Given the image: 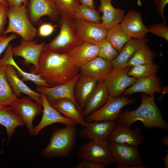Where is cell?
Returning a JSON list of instances; mask_svg holds the SVG:
<instances>
[{
    "label": "cell",
    "mask_w": 168,
    "mask_h": 168,
    "mask_svg": "<svg viewBox=\"0 0 168 168\" xmlns=\"http://www.w3.org/2000/svg\"><path fill=\"white\" fill-rule=\"evenodd\" d=\"M98 44L84 41L80 45L67 53L80 68L98 56Z\"/></svg>",
    "instance_id": "d4e9b609"
},
{
    "label": "cell",
    "mask_w": 168,
    "mask_h": 168,
    "mask_svg": "<svg viewBox=\"0 0 168 168\" xmlns=\"http://www.w3.org/2000/svg\"><path fill=\"white\" fill-rule=\"evenodd\" d=\"M17 35L12 33L9 36L7 34L0 35V55L9 45V43L16 38Z\"/></svg>",
    "instance_id": "60d3db41"
},
{
    "label": "cell",
    "mask_w": 168,
    "mask_h": 168,
    "mask_svg": "<svg viewBox=\"0 0 168 168\" xmlns=\"http://www.w3.org/2000/svg\"><path fill=\"white\" fill-rule=\"evenodd\" d=\"M159 68V66L153 63L132 66L128 73V75L136 78L147 77L155 74Z\"/></svg>",
    "instance_id": "e575fe53"
},
{
    "label": "cell",
    "mask_w": 168,
    "mask_h": 168,
    "mask_svg": "<svg viewBox=\"0 0 168 168\" xmlns=\"http://www.w3.org/2000/svg\"><path fill=\"white\" fill-rule=\"evenodd\" d=\"M26 5L23 4L19 7H9L7 12L8 25L3 35L13 33L19 35L23 39L33 40L38 34V30L29 17Z\"/></svg>",
    "instance_id": "5b68a950"
},
{
    "label": "cell",
    "mask_w": 168,
    "mask_h": 168,
    "mask_svg": "<svg viewBox=\"0 0 168 168\" xmlns=\"http://www.w3.org/2000/svg\"><path fill=\"white\" fill-rule=\"evenodd\" d=\"M8 7H19L27 4V0H3Z\"/></svg>",
    "instance_id": "7bdbcfd3"
},
{
    "label": "cell",
    "mask_w": 168,
    "mask_h": 168,
    "mask_svg": "<svg viewBox=\"0 0 168 168\" xmlns=\"http://www.w3.org/2000/svg\"><path fill=\"white\" fill-rule=\"evenodd\" d=\"M33 100L28 96L21 99L17 97L9 106L18 115L26 126L31 135H34L33 120L43 111L42 105Z\"/></svg>",
    "instance_id": "9c48e42d"
},
{
    "label": "cell",
    "mask_w": 168,
    "mask_h": 168,
    "mask_svg": "<svg viewBox=\"0 0 168 168\" xmlns=\"http://www.w3.org/2000/svg\"><path fill=\"white\" fill-rule=\"evenodd\" d=\"M12 48V45L9 44L8 45L4 56L0 59L1 61L5 65L10 64L13 66L17 70V73L22 77L21 80L23 81H30L34 83L37 86H43L49 87L40 75L25 72L18 66L13 58Z\"/></svg>",
    "instance_id": "f1b7e54d"
},
{
    "label": "cell",
    "mask_w": 168,
    "mask_h": 168,
    "mask_svg": "<svg viewBox=\"0 0 168 168\" xmlns=\"http://www.w3.org/2000/svg\"><path fill=\"white\" fill-rule=\"evenodd\" d=\"M149 32L168 41V27L164 23L154 24L149 26Z\"/></svg>",
    "instance_id": "8d00e7d4"
},
{
    "label": "cell",
    "mask_w": 168,
    "mask_h": 168,
    "mask_svg": "<svg viewBox=\"0 0 168 168\" xmlns=\"http://www.w3.org/2000/svg\"><path fill=\"white\" fill-rule=\"evenodd\" d=\"M45 44V42L37 44L36 40L29 41L22 39L20 45L12 47V53L13 56L23 58L24 64H32L31 68H36L39 57Z\"/></svg>",
    "instance_id": "9a60e30c"
},
{
    "label": "cell",
    "mask_w": 168,
    "mask_h": 168,
    "mask_svg": "<svg viewBox=\"0 0 168 168\" xmlns=\"http://www.w3.org/2000/svg\"><path fill=\"white\" fill-rule=\"evenodd\" d=\"M60 16L73 18L81 4L79 0H53Z\"/></svg>",
    "instance_id": "d6a6232c"
},
{
    "label": "cell",
    "mask_w": 168,
    "mask_h": 168,
    "mask_svg": "<svg viewBox=\"0 0 168 168\" xmlns=\"http://www.w3.org/2000/svg\"><path fill=\"white\" fill-rule=\"evenodd\" d=\"M161 83L160 78L155 74L138 78L131 87L124 91V95L141 92L149 96H153L162 90Z\"/></svg>",
    "instance_id": "44dd1931"
},
{
    "label": "cell",
    "mask_w": 168,
    "mask_h": 168,
    "mask_svg": "<svg viewBox=\"0 0 168 168\" xmlns=\"http://www.w3.org/2000/svg\"><path fill=\"white\" fill-rule=\"evenodd\" d=\"M27 11L29 17L32 23L40 21L44 16H49L56 21L60 15L53 0H29Z\"/></svg>",
    "instance_id": "5bb4252c"
},
{
    "label": "cell",
    "mask_w": 168,
    "mask_h": 168,
    "mask_svg": "<svg viewBox=\"0 0 168 168\" xmlns=\"http://www.w3.org/2000/svg\"><path fill=\"white\" fill-rule=\"evenodd\" d=\"M74 23L77 31L84 41L97 44L106 37L108 30L102 23L75 19Z\"/></svg>",
    "instance_id": "2e32d148"
},
{
    "label": "cell",
    "mask_w": 168,
    "mask_h": 168,
    "mask_svg": "<svg viewBox=\"0 0 168 168\" xmlns=\"http://www.w3.org/2000/svg\"><path fill=\"white\" fill-rule=\"evenodd\" d=\"M141 129L140 128L132 129L116 123L107 139L109 143L138 147L144 139V137L141 133Z\"/></svg>",
    "instance_id": "4fadbf2b"
},
{
    "label": "cell",
    "mask_w": 168,
    "mask_h": 168,
    "mask_svg": "<svg viewBox=\"0 0 168 168\" xmlns=\"http://www.w3.org/2000/svg\"><path fill=\"white\" fill-rule=\"evenodd\" d=\"M8 6L0 2V35H2L5 30V26L7 18Z\"/></svg>",
    "instance_id": "74e56055"
},
{
    "label": "cell",
    "mask_w": 168,
    "mask_h": 168,
    "mask_svg": "<svg viewBox=\"0 0 168 168\" xmlns=\"http://www.w3.org/2000/svg\"><path fill=\"white\" fill-rule=\"evenodd\" d=\"M73 18L60 16L58 35L49 43L44 50L66 54L82 44L84 41L79 35Z\"/></svg>",
    "instance_id": "277c9868"
},
{
    "label": "cell",
    "mask_w": 168,
    "mask_h": 168,
    "mask_svg": "<svg viewBox=\"0 0 168 168\" xmlns=\"http://www.w3.org/2000/svg\"><path fill=\"white\" fill-rule=\"evenodd\" d=\"M0 2L3 3H4V4H5L6 5H7L6 3L3 0H0Z\"/></svg>",
    "instance_id": "c3c4849f"
},
{
    "label": "cell",
    "mask_w": 168,
    "mask_h": 168,
    "mask_svg": "<svg viewBox=\"0 0 168 168\" xmlns=\"http://www.w3.org/2000/svg\"><path fill=\"white\" fill-rule=\"evenodd\" d=\"M4 65L0 61V106H10L17 97L14 94L6 77Z\"/></svg>",
    "instance_id": "f546056e"
},
{
    "label": "cell",
    "mask_w": 168,
    "mask_h": 168,
    "mask_svg": "<svg viewBox=\"0 0 168 168\" xmlns=\"http://www.w3.org/2000/svg\"><path fill=\"white\" fill-rule=\"evenodd\" d=\"M4 69L7 79L16 96L20 98L21 93H24L35 101L42 104L41 93L33 91L20 79L13 66L10 64L5 65Z\"/></svg>",
    "instance_id": "d6986e66"
},
{
    "label": "cell",
    "mask_w": 168,
    "mask_h": 168,
    "mask_svg": "<svg viewBox=\"0 0 168 168\" xmlns=\"http://www.w3.org/2000/svg\"><path fill=\"white\" fill-rule=\"evenodd\" d=\"M106 38L119 53L131 38L124 31L119 23L108 30Z\"/></svg>",
    "instance_id": "4dcf8cb0"
},
{
    "label": "cell",
    "mask_w": 168,
    "mask_h": 168,
    "mask_svg": "<svg viewBox=\"0 0 168 168\" xmlns=\"http://www.w3.org/2000/svg\"><path fill=\"white\" fill-rule=\"evenodd\" d=\"M76 127L66 126L54 129L49 143L42 151L43 156L48 159L69 156L75 147L77 132Z\"/></svg>",
    "instance_id": "3957f363"
},
{
    "label": "cell",
    "mask_w": 168,
    "mask_h": 168,
    "mask_svg": "<svg viewBox=\"0 0 168 168\" xmlns=\"http://www.w3.org/2000/svg\"><path fill=\"white\" fill-rule=\"evenodd\" d=\"M120 23L124 31L131 38H143L146 37V34L149 32L148 28L143 22L139 12L129 11Z\"/></svg>",
    "instance_id": "ac0fdd59"
},
{
    "label": "cell",
    "mask_w": 168,
    "mask_h": 168,
    "mask_svg": "<svg viewBox=\"0 0 168 168\" xmlns=\"http://www.w3.org/2000/svg\"><path fill=\"white\" fill-rule=\"evenodd\" d=\"M113 162L118 168H145L138 147L109 143Z\"/></svg>",
    "instance_id": "8992f818"
},
{
    "label": "cell",
    "mask_w": 168,
    "mask_h": 168,
    "mask_svg": "<svg viewBox=\"0 0 168 168\" xmlns=\"http://www.w3.org/2000/svg\"><path fill=\"white\" fill-rule=\"evenodd\" d=\"M149 40L146 37L140 39L131 38L124 44L118 56L112 61L114 68L125 67L134 53L146 44Z\"/></svg>",
    "instance_id": "484cf974"
},
{
    "label": "cell",
    "mask_w": 168,
    "mask_h": 168,
    "mask_svg": "<svg viewBox=\"0 0 168 168\" xmlns=\"http://www.w3.org/2000/svg\"><path fill=\"white\" fill-rule=\"evenodd\" d=\"M156 56L147 44L137 50L129 59L125 67L151 63Z\"/></svg>",
    "instance_id": "1f68e13d"
},
{
    "label": "cell",
    "mask_w": 168,
    "mask_h": 168,
    "mask_svg": "<svg viewBox=\"0 0 168 168\" xmlns=\"http://www.w3.org/2000/svg\"><path fill=\"white\" fill-rule=\"evenodd\" d=\"M97 82L93 78L81 74L77 79L75 86L74 96L77 104L82 111Z\"/></svg>",
    "instance_id": "7402d4cb"
},
{
    "label": "cell",
    "mask_w": 168,
    "mask_h": 168,
    "mask_svg": "<svg viewBox=\"0 0 168 168\" xmlns=\"http://www.w3.org/2000/svg\"><path fill=\"white\" fill-rule=\"evenodd\" d=\"M52 106L65 117L75 121L83 127L87 125L88 122L86 121L82 112L70 100L61 99L57 101Z\"/></svg>",
    "instance_id": "4316f807"
},
{
    "label": "cell",
    "mask_w": 168,
    "mask_h": 168,
    "mask_svg": "<svg viewBox=\"0 0 168 168\" xmlns=\"http://www.w3.org/2000/svg\"><path fill=\"white\" fill-rule=\"evenodd\" d=\"M73 18L95 23H100L101 17L99 12L95 9L80 4Z\"/></svg>",
    "instance_id": "836d02e7"
},
{
    "label": "cell",
    "mask_w": 168,
    "mask_h": 168,
    "mask_svg": "<svg viewBox=\"0 0 168 168\" xmlns=\"http://www.w3.org/2000/svg\"><path fill=\"white\" fill-rule=\"evenodd\" d=\"M133 98H129L124 96L113 97L109 96L106 103L99 110L91 113L85 118L87 122L94 121H115L124 107L131 104Z\"/></svg>",
    "instance_id": "ba28073f"
},
{
    "label": "cell",
    "mask_w": 168,
    "mask_h": 168,
    "mask_svg": "<svg viewBox=\"0 0 168 168\" xmlns=\"http://www.w3.org/2000/svg\"><path fill=\"white\" fill-rule=\"evenodd\" d=\"M30 72L39 75L49 87L68 82L80 73V68L67 54L43 50L36 68Z\"/></svg>",
    "instance_id": "6da1fadb"
},
{
    "label": "cell",
    "mask_w": 168,
    "mask_h": 168,
    "mask_svg": "<svg viewBox=\"0 0 168 168\" xmlns=\"http://www.w3.org/2000/svg\"><path fill=\"white\" fill-rule=\"evenodd\" d=\"M112 62L97 56L80 68V73L90 77L98 82L104 81L113 69Z\"/></svg>",
    "instance_id": "ffe728a7"
},
{
    "label": "cell",
    "mask_w": 168,
    "mask_h": 168,
    "mask_svg": "<svg viewBox=\"0 0 168 168\" xmlns=\"http://www.w3.org/2000/svg\"><path fill=\"white\" fill-rule=\"evenodd\" d=\"M0 124L6 128L8 142L14 134L15 128L25 124L17 113L9 106H0Z\"/></svg>",
    "instance_id": "83f0119b"
},
{
    "label": "cell",
    "mask_w": 168,
    "mask_h": 168,
    "mask_svg": "<svg viewBox=\"0 0 168 168\" xmlns=\"http://www.w3.org/2000/svg\"><path fill=\"white\" fill-rule=\"evenodd\" d=\"M141 97V103L138 108L119 113L115 122L130 127L136 121H140L147 128L168 130V124L163 119L161 113L156 105L154 96L142 94Z\"/></svg>",
    "instance_id": "7a4b0ae2"
},
{
    "label": "cell",
    "mask_w": 168,
    "mask_h": 168,
    "mask_svg": "<svg viewBox=\"0 0 168 168\" xmlns=\"http://www.w3.org/2000/svg\"><path fill=\"white\" fill-rule=\"evenodd\" d=\"M109 96L104 81L98 82L83 110V116L85 118L101 108L106 103Z\"/></svg>",
    "instance_id": "603a6c76"
},
{
    "label": "cell",
    "mask_w": 168,
    "mask_h": 168,
    "mask_svg": "<svg viewBox=\"0 0 168 168\" xmlns=\"http://www.w3.org/2000/svg\"><path fill=\"white\" fill-rule=\"evenodd\" d=\"M162 143L165 145L168 146V136L164 137L161 140Z\"/></svg>",
    "instance_id": "bcb514c9"
},
{
    "label": "cell",
    "mask_w": 168,
    "mask_h": 168,
    "mask_svg": "<svg viewBox=\"0 0 168 168\" xmlns=\"http://www.w3.org/2000/svg\"><path fill=\"white\" fill-rule=\"evenodd\" d=\"M77 156L80 160H92L102 163L106 166L113 163L107 139L89 140L80 147Z\"/></svg>",
    "instance_id": "52a82bcc"
},
{
    "label": "cell",
    "mask_w": 168,
    "mask_h": 168,
    "mask_svg": "<svg viewBox=\"0 0 168 168\" xmlns=\"http://www.w3.org/2000/svg\"><path fill=\"white\" fill-rule=\"evenodd\" d=\"M153 3L156 6V11L158 14L165 21V17L163 15L164 10L166 5L168 3V0H153Z\"/></svg>",
    "instance_id": "b9f144b4"
},
{
    "label": "cell",
    "mask_w": 168,
    "mask_h": 168,
    "mask_svg": "<svg viewBox=\"0 0 168 168\" xmlns=\"http://www.w3.org/2000/svg\"><path fill=\"white\" fill-rule=\"evenodd\" d=\"M107 166L104 164L94 161L83 160L75 166L74 168H105Z\"/></svg>",
    "instance_id": "f35d334b"
},
{
    "label": "cell",
    "mask_w": 168,
    "mask_h": 168,
    "mask_svg": "<svg viewBox=\"0 0 168 168\" xmlns=\"http://www.w3.org/2000/svg\"><path fill=\"white\" fill-rule=\"evenodd\" d=\"M58 26L53 25L50 23H44L39 26L38 34L41 37L49 36L53 33L55 28Z\"/></svg>",
    "instance_id": "ab89813d"
},
{
    "label": "cell",
    "mask_w": 168,
    "mask_h": 168,
    "mask_svg": "<svg viewBox=\"0 0 168 168\" xmlns=\"http://www.w3.org/2000/svg\"><path fill=\"white\" fill-rule=\"evenodd\" d=\"M87 122L86 126L80 129L79 134L81 138L89 140L107 139L116 123L115 121Z\"/></svg>",
    "instance_id": "e0dca14e"
},
{
    "label": "cell",
    "mask_w": 168,
    "mask_h": 168,
    "mask_svg": "<svg viewBox=\"0 0 168 168\" xmlns=\"http://www.w3.org/2000/svg\"><path fill=\"white\" fill-rule=\"evenodd\" d=\"M112 0H99L100 4L98 7V12L103 13L102 23L107 30L121 23L125 13L123 9L114 7L111 3Z\"/></svg>",
    "instance_id": "cb8c5ba5"
},
{
    "label": "cell",
    "mask_w": 168,
    "mask_h": 168,
    "mask_svg": "<svg viewBox=\"0 0 168 168\" xmlns=\"http://www.w3.org/2000/svg\"><path fill=\"white\" fill-rule=\"evenodd\" d=\"M41 100L43 109V115L39 123L34 127V135L38 134L43 128L55 123H60L66 126H76L75 121L62 115L48 102L45 96L41 93Z\"/></svg>",
    "instance_id": "7c38bea8"
},
{
    "label": "cell",
    "mask_w": 168,
    "mask_h": 168,
    "mask_svg": "<svg viewBox=\"0 0 168 168\" xmlns=\"http://www.w3.org/2000/svg\"><path fill=\"white\" fill-rule=\"evenodd\" d=\"M167 154L165 156H162V160L164 161L166 168H168V151L167 149Z\"/></svg>",
    "instance_id": "f6af8a7d"
},
{
    "label": "cell",
    "mask_w": 168,
    "mask_h": 168,
    "mask_svg": "<svg viewBox=\"0 0 168 168\" xmlns=\"http://www.w3.org/2000/svg\"><path fill=\"white\" fill-rule=\"evenodd\" d=\"M80 74V73H79L69 82L64 84L52 87L38 86H37L36 90L45 96L51 105L59 99H67L72 101L79 111L82 112L83 111L77 104L74 96L75 85Z\"/></svg>",
    "instance_id": "8fae6325"
},
{
    "label": "cell",
    "mask_w": 168,
    "mask_h": 168,
    "mask_svg": "<svg viewBox=\"0 0 168 168\" xmlns=\"http://www.w3.org/2000/svg\"><path fill=\"white\" fill-rule=\"evenodd\" d=\"M81 5L92 8L95 9L94 0H79Z\"/></svg>",
    "instance_id": "ee69618b"
},
{
    "label": "cell",
    "mask_w": 168,
    "mask_h": 168,
    "mask_svg": "<svg viewBox=\"0 0 168 168\" xmlns=\"http://www.w3.org/2000/svg\"><path fill=\"white\" fill-rule=\"evenodd\" d=\"M130 66L114 68L104 80L109 96L119 97L126 88L132 86L137 78L128 75Z\"/></svg>",
    "instance_id": "30bf717a"
},
{
    "label": "cell",
    "mask_w": 168,
    "mask_h": 168,
    "mask_svg": "<svg viewBox=\"0 0 168 168\" xmlns=\"http://www.w3.org/2000/svg\"><path fill=\"white\" fill-rule=\"evenodd\" d=\"M137 4L139 6H141L142 5V3L141 2L140 0H138Z\"/></svg>",
    "instance_id": "7dc6e473"
},
{
    "label": "cell",
    "mask_w": 168,
    "mask_h": 168,
    "mask_svg": "<svg viewBox=\"0 0 168 168\" xmlns=\"http://www.w3.org/2000/svg\"><path fill=\"white\" fill-rule=\"evenodd\" d=\"M97 44L99 48L98 56L108 61L112 62L119 53L106 38Z\"/></svg>",
    "instance_id": "d590c367"
}]
</instances>
